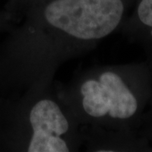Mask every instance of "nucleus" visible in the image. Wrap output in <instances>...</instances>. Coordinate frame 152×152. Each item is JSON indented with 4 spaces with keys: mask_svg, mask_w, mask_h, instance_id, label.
Returning a JSON list of instances; mask_svg holds the SVG:
<instances>
[{
    "mask_svg": "<svg viewBox=\"0 0 152 152\" xmlns=\"http://www.w3.org/2000/svg\"><path fill=\"white\" fill-rule=\"evenodd\" d=\"M125 0H51L44 10L50 25L81 40L103 38L118 26Z\"/></svg>",
    "mask_w": 152,
    "mask_h": 152,
    "instance_id": "nucleus-1",
    "label": "nucleus"
},
{
    "mask_svg": "<svg viewBox=\"0 0 152 152\" xmlns=\"http://www.w3.org/2000/svg\"><path fill=\"white\" fill-rule=\"evenodd\" d=\"M80 91L85 111L95 118L108 115L113 119L129 121L135 118L140 108L141 94L112 71L103 73L99 81H86Z\"/></svg>",
    "mask_w": 152,
    "mask_h": 152,
    "instance_id": "nucleus-2",
    "label": "nucleus"
},
{
    "mask_svg": "<svg viewBox=\"0 0 152 152\" xmlns=\"http://www.w3.org/2000/svg\"><path fill=\"white\" fill-rule=\"evenodd\" d=\"M33 134L29 152H68L69 147L60 137L69 129V122L59 107L50 100L35 104L29 115Z\"/></svg>",
    "mask_w": 152,
    "mask_h": 152,
    "instance_id": "nucleus-3",
    "label": "nucleus"
},
{
    "mask_svg": "<svg viewBox=\"0 0 152 152\" xmlns=\"http://www.w3.org/2000/svg\"><path fill=\"white\" fill-rule=\"evenodd\" d=\"M136 21L152 43V0H140L136 8Z\"/></svg>",
    "mask_w": 152,
    "mask_h": 152,
    "instance_id": "nucleus-4",
    "label": "nucleus"
}]
</instances>
